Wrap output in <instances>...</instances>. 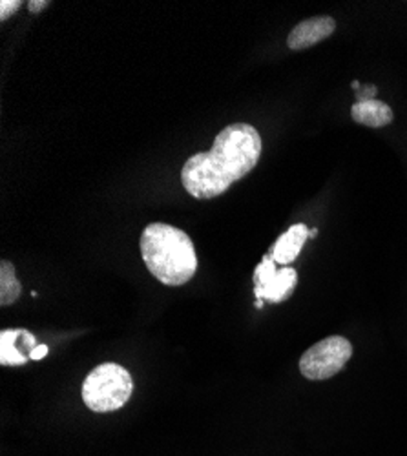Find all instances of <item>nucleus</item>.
Instances as JSON below:
<instances>
[{"label": "nucleus", "instance_id": "obj_6", "mask_svg": "<svg viewBox=\"0 0 407 456\" xmlns=\"http://www.w3.org/2000/svg\"><path fill=\"white\" fill-rule=\"evenodd\" d=\"M337 29V20L332 17H313L305 19L300 24H296L294 29L289 33V50L292 52H302L307 50L332 35Z\"/></svg>", "mask_w": 407, "mask_h": 456}, {"label": "nucleus", "instance_id": "obj_5", "mask_svg": "<svg viewBox=\"0 0 407 456\" xmlns=\"http://www.w3.org/2000/svg\"><path fill=\"white\" fill-rule=\"evenodd\" d=\"M298 285V273L290 267L276 269V261L267 254L254 271V294L257 299L283 303Z\"/></svg>", "mask_w": 407, "mask_h": 456}, {"label": "nucleus", "instance_id": "obj_1", "mask_svg": "<svg viewBox=\"0 0 407 456\" xmlns=\"http://www.w3.org/2000/svg\"><path fill=\"white\" fill-rule=\"evenodd\" d=\"M262 156V137L252 125L234 123L221 130L208 151L192 156L181 183L196 200H214L254 170Z\"/></svg>", "mask_w": 407, "mask_h": 456}, {"label": "nucleus", "instance_id": "obj_8", "mask_svg": "<svg viewBox=\"0 0 407 456\" xmlns=\"http://www.w3.org/2000/svg\"><path fill=\"white\" fill-rule=\"evenodd\" d=\"M309 240V228L304 223L292 224L285 234L280 236V240L273 245L269 256L285 267H290V263L298 257L302 252L305 241Z\"/></svg>", "mask_w": 407, "mask_h": 456}, {"label": "nucleus", "instance_id": "obj_13", "mask_svg": "<svg viewBox=\"0 0 407 456\" xmlns=\"http://www.w3.org/2000/svg\"><path fill=\"white\" fill-rule=\"evenodd\" d=\"M48 4H50L48 0H29V3H28L26 6H28V10H29L31 13H41L43 10H46Z\"/></svg>", "mask_w": 407, "mask_h": 456}, {"label": "nucleus", "instance_id": "obj_12", "mask_svg": "<svg viewBox=\"0 0 407 456\" xmlns=\"http://www.w3.org/2000/svg\"><path fill=\"white\" fill-rule=\"evenodd\" d=\"M377 86H373V85H367V86H360V90H356V102H363V101H371V99H375V95H377Z\"/></svg>", "mask_w": 407, "mask_h": 456}, {"label": "nucleus", "instance_id": "obj_9", "mask_svg": "<svg viewBox=\"0 0 407 456\" xmlns=\"http://www.w3.org/2000/svg\"><path fill=\"white\" fill-rule=\"evenodd\" d=\"M351 116L354 123L369 126V128H382L387 126L393 121V110L377 99L354 102L351 108Z\"/></svg>", "mask_w": 407, "mask_h": 456}, {"label": "nucleus", "instance_id": "obj_3", "mask_svg": "<svg viewBox=\"0 0 407 456\" xmlns=\"http://www.w3.org/2000/svg\"><path fill=\"white\" fill-rule=\"evenodd\" d=\"M134 393L132 374L118 363H101L85 379L83 400L94 412L121 409Z\"/></svg>", "mask_w": 407, "mask_h": 456}, {"label": "nucleus", "instance_id": "obj_4", "mask_svg": "<svg viewBox=\"0 0 407 456\" xmlns=\"http://www.w3.org/2000/svg\"><path fill=\"white\" fill-rule=\"evenodd\" d=\"M353 356L351 341L342 336H329L300 358V370L309 379H327L338 374Z\"/></svg>", "mask_w": 407, "mask_h": 456}, {"label": "nucleus", "instance_id": "obj_11", "mask_svg": "<svg viewBox=\"0 0 407 456\" xmlns=\"http://www.w3.org/2000/svg\"><path fill=\"white\" fill-rule=\"evenodd\" d=\"M22 6V3L20 0H3V3H0V20H8L13 13H17L19 12V8Z\"/></svg>", "mask_w": 407, "mask_h": 456}, {"label": "nucleus", "instance_id": "obj_17", "mask_svg": "<svg viewBox=\"0 0 407 456\" xmlns=\"http://www.w3.org/2000/svg\"><path fill=\"white\" fill-rule=\"evenodd\" d=\"M360 86H362V85H360L358 81H354V83H353V88H354V90H360Z\"/></svg>", "mask_w": 407, "mask_h": 456}, {"label": "nucleus", "instance_id": "obj_16", "mask_svg": "<svg viewBox=\"0 0 407 456\" xmlns=\"http://www.w3.org/2000/svg\"><path fill=\"white\" fill-rule=\"evenodd\" d=\"M316 234H318L316 228H313V231H309V238H313V236H316Z\"/></svg>", "mask_w": 407, "mask_h": 456}, {"label": "nucleus", "instance_id": "obj_15", "mask_svg": "<svg viewBox=\"0 0 407 456\" xmlns=\"http://www.w3.org/2000/svg\"><path fill=\"white\" fill-rule=\"evenodd\" d=\"M264 299H256V303H254V305H256V309H262L264 307Z\"/></svg>", "mask_w": 407, "mask_h": 456}, {"label": "nucleus", "instance_id": "obj_14", "mask_svg": "<svg viewBox=\"0 0 407 456\" xmlns=\"http://www.w3.org/2000/svg\"><path fill=\"white\" fill-rule=\"evenodd\" d=\"M46 354H48V346H37V347L31 351L29 360L39 362V360H43Z\"/></svg>", "mask_w": 407, "mask_h": 456}, {"label": "nucleus", "instance_id": "obj_7", "mask_svg": "<svg viewBox=\"0 0 407 456\" xmlns=\"http://www.w3.org/2000/svg\"><path fill=\"white\" fill-rule=\"evenodd\" d=\"M37 339L29 330L8 329L0 332V365L19 367L29 360Z\"/></svg>", "mask_w": 407, "mask_h": 456}, {"label": "nucleus", "instance_id": "obj_2", "mask_svg": "<svg viewBox=\"0 0 407 456\" xmlns=\"http://www.w3.org/2000/svg\"><path fill=\"white\" fill-rule=\"evenodd\" d=\"M141 254L151 274L168 287L189 283L198 271V254L191 236L167 223H151L144 228Z\"/></svg>", "mask_w": 407, "mask_h": 456}, {"label": "nucleus", "instance_id": "obj_10", "mask_svg": "<svg viewBox=\"0 0 407 456\" xmlns=\"http://www.w3.org/2000/svg\"><path fill=\"white\" fill-rule=\"evenodd\" d=\"M22 285L17 280L15 267L10 261L0 263V305L8 307L20 297Z\"/></svg>", "mask_w": 407, "mask_h": 456}]
</instances>
